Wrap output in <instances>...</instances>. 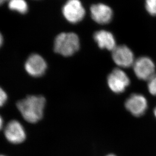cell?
Wrapping results in <instances>:
<instances>
[{
	"mask_svg": "<svg viewBox=\"0 0 156 156\" xmlns=\"http://www.w3.org/2000/svg\"><path fill=\"white\" fill-rule=\"evenodd\" d=\"M46 100L43 96H27L19 101L16 106L24 119L30 123H36L43 117Z\"/></svg>",
	"mask_w": 156,
	"mask_h": 156,
	"instance_id": "6da1fadb",
	"label": "cell"
},
{
	"mask_svg": "<svg viewBox=\"0 0 156 156\" xmlns=\"http://www.w3.org/2000/svg\"><path fill=\"white\" fill-rule=\"evenodd\" d=\"M80 47V38L75 33H61L55 39V52L65 57L72 56Z\"/></svg>",
	"mask_w": 156,
	"mask_h": 156,
	"instance_id": "7a4b0ae2",
	"label": "cell"
},
{
	"mask_svg": "<svg viewBox=\"0 0 156 156\" xmlns=\"http://www.w3.org/2000/svg\"><path fill=\"white\" fill-rule=\"evenodd\" d=\"M62 14L68 22L76 23L83 20L86 11L81 2L78 0H70L63 6Z\"/></svg>",
	"mask_w": 156,
	"mask_h": 156,
	"instance_id": "3957f363",
	"label": "cell"
},
{
	"mask_svg": "<svg viewBox=\"0 0 156 156\" xmlns=\"http://www.w3.org/2000/svg\"><path fill=\"white\" fill-rule=\"evenodd\" d=\"M108 85L114 93L120 94L125 91L130 84V80L123 71L115 68L111 72L107 78Z\"/></svg>",
	"mask_w": 156,
	"mask_h": 156,
	"instance_id": "277c9868",
	"label": "cell"
},
{
	"mask_svg": "<svg viewBox=\"0 0 156 156\" xmlns=\"http://www.w3.org/2000/svg\"><path fill=\"white\" fill-rule=\"evenodd\" d=\"M134 73L140 80H150L154 76L155 65L152 59L147 57H141L135 61L133 65Z\"/></svg>",
	"mask_w": 156,
	"mask_h": 156,
	"instance_id": "5b68a950",
	"label": "cell"
},
{
	"mask_svg": "<svg viewBox=\"0 0 156 156\" xmlns=\"http://www.w3.org/2000/svg\"><path fill=\"white\" fill-rule=\"evenodd\" d=\"M4 135L8 141L13 144L23 143L27 137L23 126L17 120H12L7 124L5 128Z\"/></svg>",
	"mask_w": 156,
	"mask_h": 156,
	"instance_id": "8992f818",
	"label": "cell"
},
{
	"mask_svg": "<svg viewBox=\"0 0 156 156\" xmlns=\"http://www.w3.org/2000/svg\"><path fill=\"white\" fill-rule=\"evenodd\" d=\"M24 68L29 75L37 77L41 76L45 73L47 64L40 55L33 54L30 55L26 61Z\"/></svg>",
	"mask_w": 156,
	"mask_h": 156,
	"instance_id": "52a82bcc",
	"label": "cell"
},
{
	"mask_svg": "<svg viewBox=\"0 0 156 156\" xmlns=\"http://www.w3.org/2000/svg\"><path fill=\"white\" fill-rule=\"evenodd\" d=\"M112 57L117 65L123 68L129 67L135 62L133 51L125 45L116 46L112 51Z\"/></svg>",
	"mask_w": 156,
	"mask_h": 156,
	"instance_id": "ba28073f",
	"label": "cell"
},
{
	"mask_svg": "<svg viewBox=\"0 0 156 156\" xmlns=\"http://www.w3.org/2000/svg\"><path fill=\"white\" fill-rule=\"evenodd\" d=\"M126 109L133 116L140 117L145 113L147 108L146 98L142 94H131L125 102Z\"/></svg>",
	"mask_w": 156,
	"mask_h": 156,
	"instance_id": "9c48e42d",
	"label": "cell"
},
{
	"mask_svg": "<svg viewBox=\"0 0 156 156\" xmlns=\"http://www.w3.org/2000/svg\"><path fill=\"white\" fill-rule=\"evenodd\" d=\"M90 10L92 19L100 24L109 23L113 17V13L112 9L103 3L93 5Z\"/></svg>",
	"mask_w": 156,
	"mask_h": 156,
	"instance_id": "30bf717a",
	"label": "cell"
},
{
	"mask_svg": "<svg viewBox=\"0 0 156 156\" xmlns=\"http://www.w3.org/2000/svg\"><path fill=\"white\" fill-rule=\"evenodd\" d=\"M94 38L101 49L113 51L116 46V40L112 33L105 30L96 31L94 34Z\"/></svg>",
	"mask_w": 156,
	"mask_h": 156,
	"instance_id": "8fae6325",
	"label": "cell"
},
{
	"mask_svg": "<svg viewBox=\"0 0 156 156\" xmlns=\"http://www.w3.org/2000/svg\"><path fill=\"white\" fill-rule=\"evenodd\" d=\"M9 9L16 11L21 14H24L28 11V5L23 0H11L8 3Z\"/></svg>",
	"mask_w": 156,
	"mask_h": 156,
	"instance_id": "7c38bea8",
	"label": "cell"
},
{
	"mask_svg": "<svg viewBox=\"0 0 156 156\" xmlns=\"http://www.w3.org/2000/svg\"><path fill=\"white\" fill-rule=\"evenodd\" d=\"M146 9L152 16H156V0H147L145 3Z\"/></svg>",
	"mask_w": 156,
	"mask_h": 156,
	"instance_id": "4fadbf2b",
	"label": "cell"
},
{
	"mask_svg": "<svg viewBox=\"0 0 156 156\" xmlns=\"http://www.w3.org/2000/svg\"><path fill=\"white\" fill-rule=\"evenodd\" d=\"M147 87L149 92L152 95L156 96V75H154L151 80H149Z\"/></svg>",
	"mask_w": 156,
	"mask_h": 156,
	"instance_id": "5bb4252c",
	"label": "cell"
},
{
	"mask_svg": "<svg viewBox=\"0 0 156 156\" xmlns=\"http://www.w3.org/2000/svg\"><path fill=\"white\" fill-rule=\"evenodd\" d=\"M7 95L2 88L0 90V105L3 106L7 100Z\"/></svg>",
	"mask_w": 156,
	"mask_h": 156,
	"instance_id": "9a60e30c",
	"label": "cell"
},
{
	"mask_svg": "<svg viewBox=\"0 0 156 156\" xmlns=\"http://www.w3.org/2000/svg\"><path fill=\"white\" fill-rule=\"evenodd\" d=\"M3 119H2V117H1V120H0V123H1V124H0V126H1V128H2V127H3Z\"/></svg>",
	"mask_w": 156,
	"mask_h": 156,
	"instance_id": "2e32d148",
	"label": "cell"
},
{
	"mask_svg": "<svg viewBox=\"0 0 156 156\" xmlns=\"http://www.w3.org/2000/svg\"><path fill=\"white\" fill-rule=\"evenodd\" d=\"M0 43H1V44H2V42H3V37H2V35H1L0 36Z\"/></svg>",
	"mask_w": 156,
	"mask_h": 156,
	"instance_id": "e0dca14e",
	"label": "cell"
},
{
	"mask_svg": "<svg viewBox=\"0 0 156 156\" xmlns=\"http://www.w3.org/2000/svg\"><path fill=\"white\" fill-rule=\"evenodd\" d=\"M154 115H155V116L156 117V107L155 108V109H154Z\"/></svg>",
	"mask_w": 156,
	"mask_h": 156,
	"instance_id": "ac0fdd59",
	"label": "cell"
},
{
	"mask_svg": "<svg viewBox=\"0 0 156 156\" xmlns=\"http://www.w3.org/2000/svg\"><path fill=\"white\" fill-rule=\"evenodd\" d=\"M107 156H116L115 155H113V154H110V155H107Z\"/></svg>",
	"mask_w": 156,
	"mask_h": 156,
	"instance_id": "d6986e66",
	"label": "cell"
},
{
	"mask_svg": "<svg viewBox=\"0 0 156 156\" xmlns=\"http://www.w3.org/2000/svg\"><path fill=\"white\" fill-rule=\"evenodd\" d=\"M1 156H4V155H2Z\"/></svg>",
	"mask_w": 156,
	"mask_h": 156,
	"instance_id": "ffe728a7",
	"label": "cell"
}]
</instances>
